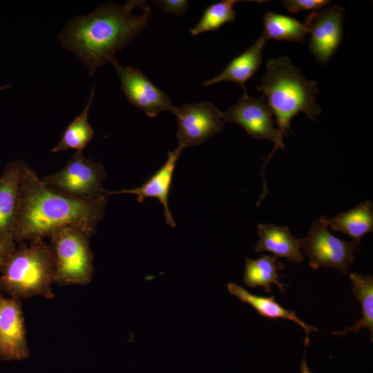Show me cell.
<instances>
[{
	"label": "cell",
	"instance_id": "cell-8",
	"mask_svg": "<svg viewBox=\"0 0 373 373\" xmlns=\"http://www.w3.org/2000/svg\"><path fill=\"white\" fill-rule=\"evenodd\" d=\"M273 113L265 98L251 97L247 94L223 113V118L242 126L253 138L267 140L274 143V148L267 158L268 160L278 149H284L283 137L278 129L274 128Z\"/></svg>",
	"mask_w": 373,
	"mask_h": 373
},
{
	"label": "cell",
	"instance_id": "cell-12",
	"mask_svg": "<svg viewBox=\"0 0 373 373\" xmlns=\"http://www.w3.org/2000/svg\"><path fill=\"white\" fill-rule=\"evenodd\" d=\"M30 353L21 300L0 291V360L22 361Z\"/></svg>",
	"mask_w": 373,
	"mask_h": 373
},
{
	"label": "cell",
	"instance_id": "cell-4",
	"mask_svg": "<svg viewBox=\"0 0 373 373\" xmlns=\"http://www.w3.org/2000/svg\"><path fill=\"white\" fill-rule=\"evenodd\" d=\"M54 263L44 239L19 243L0 269V291L18 299L55 297Z\"/></svg>",
	"mask_w": 373,
	"mask_h": 373
},
{
	"label": "cell",
	"instance_id": "cell-7",
	"mask_svg": "<svg viewBox=\"0 0 373 373\" xmlns=\"http://www.w3.org/2000/svg\"><path fill=\"white\" fill-rule=\"evenodd\" d=\"M327 217L322 216L312 223L309 234L298 239L300 248L309 258L313 269L319 267L334 268L344 275L354 261V252L358 244L338 239L333 236L327 224Z\"/></svg>",
	"mask_w": 373,
	"mask_h": 373
},
{
	"label": "cell",
	"instance_id": "cell-9",
	"mask_svg": "<svg viewBox=\"0 0 373 373\" xmlns=\"http://www.w3.org/2000/svg\"><path fill=\"white\" fill-rule=\"evenodd\" d=\"M176 135L182 149L200 144L220 132L225 121L223 113L209 101L176 107Z\"/></svg>",
	"mask_w": 373,
	"mask_h": 373
},
{
	"label": "cell",
	"instance_id": "cell-6",
	"mask_svg": "<svg viewBox=\"0 0 373 373\" xmlns=\"http://www.w3.org/2000/svg\"><path fill=\"white\" fill-rule=\"evenodd\" d=\"M106 171L103 165L76 151L61 169L44 176L42 182L59 193L84 200H97L105 195L103 182Z\"/></svg>",
	"mask_w": 373,
	"mask_h": 373
},
{
	"label": "cell",
	"instance_id": "cell-28",
	"mask_svg": "<svg viewBox=\"0 0 373 373\" xmlns=\"http://www.w3.org/2000/svg\"><path fill=\"white\" fill-rule=\"evenodd\" d=\"M9 87H10V85H6V86H0V90L6 89V88H9Z\"/></svg>",
	"mask_w": 373,
	"mask_h": 373
},
{
	"label": "cell",
	"instance_id": "cell-1",
	"mask_svg": "<svg viewBox=\"0 0 373 373\" xmlns=\"http://www.w3.org/2000/svg\"><path fill=\"white\" fill-rule=\"evenodd\" d=\"M146 5L145 1H128L124 6L106 3L90 14L68 21L58 38L92 76L145 28L151 15Z\"/></svg>",
	"mask_w": 373,
	"mask_h": 373
},
{
	"label": "cell",
	"instance_id": "cell-3",
	"mask_svg": "<svg viewBox=\"0 0 373 373\" xmlns=\"http://www.w3.org/2000/svg\"><path fill=\"white\" fill-rule=\"evenodd\" d=\"M266 68L257 90L267 98L283 137L292 133L291 120L300 112L316 120L322 111L315 100L319 91L316 82L305 79L288 57L270 59Z\"/></svg>",
	"mask_w": 373,
	"mask_h": 373
},
{
	"label": "cell",
	"instance_id": "cell-20",
	"mask_svg": "<svg viewBox=\"0 0 373 373\" xmlns=\"http://www.w3.org/2000/svg\"><path fill=\"white\" fill-rule=\"evenodd\" d=\"M94 94L95 88L90 92L88 100L82 112L66 126L59 143L52 148V153L68 149L82 151L90 142L94 136V131L88 122V113Z\"/></svg>",
	"mask_w": 373,
	"mask_h": 373
},
{
	"label": "cell",
	"instance_id": "cell-13",
	"mask_svg": "<svg viewBox=\"0 0 373 373\" xmlns=\"http://www.w3.org/2000/svg\"><path fill=\"white\" fill-rule=\"evenodd\" d=\"M26 164L20 160L10 161L0 176V239L9 242H15L21 181Z\"/></svg>",
	"mask_w": 373,
	"mask_h": 373
},
{
	"label": "cell",
	"instance_id": "cell-24",
	"mask_svg": "<svg viewBox=\"0 0 373 373\" xmlns=\"http://www.w3.org/2000/svg\"><path fill=\"white\" fill-rule=\"evenodd\" d=\"M327 0H283L281 4L291 13L302 10H319L327 6Z\"/></svg>",
	"mask_w": 373,
	"mask_h": 373
},
{
	"label": "cell",
	"instance_id": "cell-11",
	"mask_svg": "<svg viewBox=\"0 0 373 373\" xmlns=\"http://www.w3.org/2000/svg\"><path fill=\"white\" fill-rule=\"evenodd\" d=\"M344 9L332 5L314 10L305 25L311 37L309 49L321 64H326L338 48L342 39Z\"/></svg>",
	"mask_w": 373,
	"mask_h": 373
},
{
	"label": "cell",
	"instance_id": "cell-15",
	"mask_svg": "<svg viewBox=\"0 0 373 373\" xmlns=\"http://www.w3.org/2000/svg\"><path fill=\"white\" fill-rule=\"evenodd\" d=\"M267 40L262 32L254 44L233 59L219 75L205 81L203 86H209L222 82H231L240 84L243 89V94H247L245 83L260 66L262 50Z\"/></svg>",
	"mask_w": 373,
	"mask_h": 373
},
{
	"label": "cell",
	"instance_id": "cell-27",
	"mask_svg": "<svg viewBox=\"0 0 373 373\" xmlns=\"http://www.w3.org/2000/svg\"><path fill=\"white\" fill-rule=\"evenodd\" d=\"M300 372L301 373H312L307 365L305 352H304L303 360L300 363Z\"/></svg>",
	"mask_w": 373,
	"mask_h": 373
},
{
	"label": "cell",
	"instance_id": "cell-2",
	"mask_svg": "<svg viewBox=\"0 0 373 373\" xmlns=\"http://www.w3.org/2000/svg\"><path fill=\"white\" fill-rule=\"evenodd\" d=\"M107 202V197L84 200L55 191L26 163L21 177L13 240L19 244L44 239L70 226L97 232V225L104 217Z\"/></svg>",
	"mask_w": 373,
	"mask_h": 373
},
{
	"label": "cell",
	"instance_id": "cell-23",
	"mask_svg": "<svg viewBox=\"0 0 373 373\" xmlns=\"http://www.w3.org/2000/svg\"><path fill=\"white\" fill-rule=\"evenodd\" d=\"M237 0H223L209 6L198 23L189 31L193 36L219 29L227 22L235 21L236 12L233 9Z\"/></svg>",
	"mask_w": 373,
	"mask_h": 373
},
{
	"label": "cell",
	"instance_id": "cell-19",
	"mask_svg": "<svg viewBox=\"0 0 373 373\" xmlns=\"http://www.w3.org/2000/svg\"><path fill=\"white\" fill-rule=\"evenodd\" d=\"M285 268V265L278 261L275 256L263 255L256 260L247 258L243 280L248 287H262L267 293L271 292V284L274 283L284 292L286 285L279 281L278 271Z\"/></svg>",
	"mask_w": 373,
	"mask_h": 373
},
{
	"label": "cell",
	"instance_id": "cell-21",
	"mask_svg": "<svg viewBox=\"0 0 373 373\" xmlns=\"http://www.w3.org/2000/svg\"><path fill=\"white\" fill-rule=\"evenodd\" d=\"M350 279L352 284L354 296L361 303L362 317L354 325L343 331L333 332L334 335H345L349 331L360 332L362 328H367L370 337L373 341V278L360 274L351 273Z\"/></svg>",
	"mask_w": 373,
	"mask_h": 373
},
{
	"label": "cell",
	"instance_id": "cell-25",
	"mask_svg": "<svg viewBox=\"0 0 373 373\" xmlns=\"http://www.w3.org/2000/svg\"><path fill=\"white\" fill-rule=\"evenodd\" d=\"M159 8L166 13L183 16L188 8V1L186 0H160L155 1Z\"/></svg>",
	"mask_w": 373,
	"mask_h": 373
},
{
	"label": "cell",
	"instance_id": "cell-17",
	"mask_svg": "<svg viewBox=\"0 0 373 373\" xmlns=\"http://www.w3.org/2000/svg\"><path fill=\"white\" fill-rule=\"evenodd\" d=\"M229 293L236 296L242 303H247L253 307L262 317L271 319L283 318L295 322L305 332V344H309V334L318 329L302 320L296 315L294 310H287L275 300L274 296L269 297L258 296L249 292L245 288L233 283L227 285Z\"/></svg>",
	"mask_w": 373,
	"mask_h": 373
},
{
	"label": "cell",
	"instance_id": "cell-22",
	"mask_svg": "<svg viewBox=\"0 0 373 373\" xmlns=\"http://www.w3.org/2000/svg\"><path fill=\"white\" fill-rule=\"evenodd\" d=\"M267 39L300 42L308 32L305 23L295 18L267 12L263 17Z\"/></svg>",
	"mask_w": 373,
	"mask_h": 373
},
{
	"label": "cell",
	"instance_id": "cell-18",
	"mask_svg": "<svg viewBox=\"0 0 373 373\" xmlns=\"http://www.w3.org/2000/svg\"><path fill=\"white\" fill-rule=\"evenodd\" d=\"M327 222L333 231L345 233L352 241L359 244L361 238L373 230V203L371 200H365L332 219L327 218Z\"/></svg>",
	"mask_w": 373,
	"mask_h": 373
},
{
	"label": "cell",
	"instance_id": "cell-10",
	"mask_svg": "<svg viewBox=\"0 0 373 373\" xmlns=\"http://www.w3.org/2000/svg\"><path fill=\"white\" fill-rule=\"evenodd\" d=\"M110 62L117 71L126 97L135 107L150 117H155L164 111L175 113L176 107L172 104L169 97L139 68L122 66L115 57Z\"/></svg>",
	"mask_w": 373,
	"mask_h": 373
},
{
	"label": "cell",
	"instance_id": "cell-16",
	"mask_svg": "<svg viewBox=\"0 0 373 373\" xmlns=\"http://www.w3.org/2000/svg\"><path fill=\"white\" fill-rule=\"evenodd\" d=\"M259 240L254 247L256 253L269 251L294 263H300L304 257L298 239L291 234L287 227L273 224L258 225Z\"/></svg>",
	"mask_w": 373,
	"mask_h": 373
},
{
	"label": "cell",
	"instance_id": "cell-14",
	"mask_svg": "<svg viewBox=\"0 0 373 373\" xmlns=\"http://www.w3.org/2000/svg\"><path fill=\"white\" fill-rule=\"evenodd\" d=\"M184 149L178 146L174 151H169L165 163L142 186L116 191H106L105 195L120 193L133 194L137 196V200L143 203L149 198H155L160 200L164 207L166 222L172 227L176 226L168 204V197L171 189L173 172L177 161Z\"/></svg>",
	"mask_w": 373,
	"mask_h": 373
},
{
	"label": "cell",
	"instance_id": "cell-5",
	"mask_svg": "<svg viewBox=\"0 0 373 373\" xmlns=\"http://www.w3.org/2000/svg\"><path fill=\"white\" fill-rule=\"evenodd\" d=\"M96 232L85 227L61 228L49 237L54 283L61 286L87 285L95 271L90 239Z\"/></svg>",
	"mask_w": 373,
	"mask_h": 373
},
{
	"label": "cell",
	"instance_id": "cell-26",
	"mask_svg": "<svg viewBox=\"0 0 373 373\" xmlns=\"http://www.w3.org/2000/svg\"><path fill=\"white\" fill-rule=\"evenodd\" d=\"M16 247V243L9 242L0 239V269L4 262Z\"/></svg>",
	"mask_w": 373,
	"mask_h": 373
}]
</instances>
